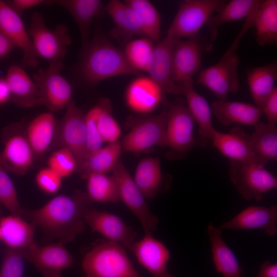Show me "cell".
I'll return each instance as SVG.
<instances>
[{"label":"cell","mask_w":277,"mask_h":277,"mask_svg":"<svg viewBox=\"0 0 277 277\" xmlns=\"http://www.w3.org/2000/svg\"><path fill=\"white\" fill-rule=\"evenodd\" d=\"M92 203L86 193L76 190L72 195L55 196L37 209H24L21 216L50 238L69 243L85 230V216Z\"/></svg>","instance_id":"6da1fadb"},{"label":"cell","mask_w":277,"mask_h":277,"mask_svg":"<svg viewBox=\"0 0 277 277\" xmlns=\"http://www.w3.org/2000/svg\"><path fill=\"white\" fill-rule=\"evenodd\" d=\"M80 53L78 75L88 85L95 86L105 80L121 75H140L128 64L123 50L110 42L101 31L95 32Z\"/></svg>","instance_id":"7a4b0ae2"},{"label":"cell","mask_w":277,"mask_h":277,"mask_svg":"<svg viewBox=\"0 0 277 277\" xmlns=\"http://www.w3.org/2000/svg\"><path fill=\"white\" fill-rule=\"evenodd\" d=\"M255 13H251L229 48L215 64L201 70L196 83L206 87L219 98L226 100L230 93H236L239 88L238 66L240 57L235 52L240 42L253 25Z\"/></svg>","instance_id":"3957f363"},{"label":"cell","mask_w":277,"mask_h":277,"mask_svg":"<svg viewBox=\"0 0 277 277\" xmlns=\"http://www.w3.org/2000/svg\"><path fill=\"white\" fill-rule=\"evenodd\" d=\"M82 268L86 277H141L124 247L108 240L96 245L85 254Z\"/></svg>","instance_id":"277c9868"},{"label":"cell","mask_w":277,"mask_h":277,"mask_svg":"<svg viewBox=\"0 0 277 277\" xmlns=\"http://www.w3.org/2000/svg\"><path fill=\"white\" fill-rule=\"evenodd\" d=\"M229 165L230 180L245 200L261 201L265 193L277 187V179L264 165L229 161Z\"/></svg>","instance_id":"5b68a950"},{"label":"cell","mask_w":277,"mask_h":277,"mask_svg":"<svg viewBox=\"0 0 277 277\" xmlns=\"http://www.w3.org/2000/svg\"><path fill=\"white\" fill-rule=\"evenodd\" d=\"M64 66L62 60L52 61L48 66L39 69L32 76L39 105H45L51 112L66 108L72 99V87L62 74Z\"/></svg>","instance_id":"8992f818"},{"label":"cell","mask_w":277,"mask_h":277,"mask_svg":"<svg viewBox=\"0 0 277 277\" xmlns=\"http://www.w3.org/2000/svg\"><path fill=\"white\" fill-rule=\"evenodd\" d=\"M225 4L223 0L181 2L167 33L179 39L195 37L213 14L219 12Z\"/></svg>","instance_id":"52a82bcc"},{"label":"cell","mask_w":277,"mask_h":277,"mask_svg":"<svg viewBox=\"0 0 277 277\" xmlns=\"http://www.w3.org/2000/svg\"><path fill=\"white\" fill-rule=\"evenodd\" d=\"M167 106L166 146L172 158L181 157L199 146L194 136L195 122L187 106L180 103Z\"/></svg>","instance_id":"ba28073f"},{"label":"cell","mask_w":277,"mask_h":277,"mask_svg":"<svg viewBox=\"0 0 277 277\" xmlns=\"http://www.w3.org/2000/svg\"><path fill=\"white\" fill-rule=\"evenodd\" d=\"M166 110L152 116L128 118L130 131L121 142L122 151L140 152L153 146H166Z\"/></svg>","instance_id":"9c48e42d"},{"label":"cell","mask_w":277,"mask_h":277,"mask_svg":"<svg viewBox=\"0 0 277 277\" xmlns=\"http://www.w3.org/2000/svg\"><path fill=\"white\" fill-rule=\"evenodd\" d=\"M28 32L38 58L50 61L62 60L71 44L67 27L59 24L54 29H50L39 12L32 14Z\"/></svg>","instance_id":"30bf717a"},{"label":"cell","mask_w":277,"mask_h":277,"mask_svg":"<svg viewBox=\"0 0 277 277\" xmlns=\"http://www.w3.org/2000/svg\"><path fill=\"white\" fill-rule=\"evenodd\" d=\"M66 112L57 128L52 146L66 148L74 155L77 172L86 157V130L85 114L73 99L66 107Z\"/></svg>","instance_id":"8fae6325"},{"label":"cell","mask_w":277,"mask_h":277,"mask_svg":"<svg viewBox=\"0 0 277 277\" xmlns=\"http://www.w3.org/2000/svg\"><path fill=\"white\" fill-rule=\"evenodd\" d=\"M112 172L117 184L121 201L137 219L145 234H152L157 228L159 219L150 210L145 197L121 160Z\"/></svg>","instance_id":"7c38bea8"},{"label":"cell","mask_w":277,"mask_h":277,"mask_svg":"<svg viewBox=\"0 0 277 277\" xmlns=\"http://www.w3.org/2000/svg\"><path fill=\"white\" fill-rule=\"evenodd\" d=\"M4 149L0 153L2 163L7 170L25 174L30 168L34 156L31 147L18 125L6 127L2 132Z\"/></svg>","instance_id":"4fadbf2b"},{"label":"cell","mask_w":277,"mask_h":277,"mask_svg":"<svg viewBox=\"0 0 277 277\" xmlns=\"http://www.w3.org/2000/svg\"><path fill=\"white\" fill-rule=\"evenodd\" d=\"M21 251L24 260L31 263L43 277H62L63 271L74 263L73 255L59 241L43 246L36 244Z\"/></svg>","instance_id":"5bb4252c"},{"label":"cell","mask_w":277,"mask_h":277,"mask_svg":"<svg viewBox=\"0 0 277 277\" xmlns=\"http://www.w3.org/2000/svg\"><path fill=\"white\" fill-rule=\"evenodd\" d=\"M211 46L199 35L183 40L178 39L172 56V78L176 84L192 76L201 69L204 51Z\"/></svg>","instance_id":"9a60e30c"},{"label":"cell","mask_w":277,"mask_h":277,"mask_svg":"<svg viewBox=\"0 0 277 277\" xmlns=\"http://www.w3.org/2000/svg\"><path fill=\"white\" fill-rule=\"evenodd\" d=\"M0 31L6 35L22 51L23 68H35L38 57L20 15L8 4L0 0Z\"/></svg>","instance_id":"2e32d148"},{"label":"cell","mask_w":277,"mask_h":277,"mask_svg":"<svg viewBox=\"0 0 277 277\" xmlns=\"http://www.w3.org/2000/svg\"><path fill=\"white\" fill-rule=\"evenodd\" d=\"M173 93L183 95L186 98L187 107L198 127L196 138L199 146H205L211 140L215 130L212 124L211 108L207 101L195 90L192 78L176 84Z\"/></svg>","instance_id":"e0dca14e"},{"label":"cell","mask_w":277,"mask_h":277,"mask_svg":"<svg viewBox=\"0 0 277 277\" xmlns=\"http://www.w3.org/2000/svg\"><path fill=\"white\" fill-rule=\"evenodd\" d=\"M85 221L93 232L103 235L108 241L129 249L135 241L136 233L118 216L99 211L91 207L86 212Z\"/></svg>","instance_id":"ac0fdd59"},{"label":"cell","mask_w":277,"mask_h":277,"mask_svg":"<svg viewBox=\"0 0 277 277\" xmlns=\"http://www.w3.org/2000/svg\"><path fill=\"white\" fill-rule=\"evenodd\" d=\"M219 228L222 230L260 229L268 236H275L277 234V205L248 206Z\"/></svg>","instance_id":"d6986e66"},{"label":"cell","mask_w":277,"mask_h":277,"mask_svg":"<svg viewBox=\"0 0 277 277\" xmlns=\"http://www.w3.org/2000/svg\"><path fill=\"white\" fill-rule=\"evenodd\" d=\"M179 38L169 33L154 45L147 73L156 83L164 93H173L175 83L172 78V56Z\"/></svg>","instance_id":"ffe728a7"},{"label":"cell","mask_w":277,"mask_h":277,"mask_svg":"<svg viewBox=\"0 0 277 277\" xmlns=\"http://www.w3.org/2000/svg\"><path fill=\"white\" fill-rule=\"evenodd\" d=\"M129 249L139 263L152 277H165L170 253L166 245L154 238L152 234H145L138 241H134Z\"/></svg>","instance_id":"44dd1931"},{"label":"cell","mask_w":277,"mask_h":277,"mask_svg":"<svg viewBox=\"0 0 277 277\" xmlns=\"http://www.w3.org/2000/svg\"><path fill=\"white\" fill-rule=\"evenodd\" d=\"M164 93L149 76L138 75L128 86L125 101L128 107L138 113L153 111L163 101Z\"/></svg>","instance_id":"7402d4cb"},{"label":"cell","mask_w":277,"mask_h":277,"mask_svg":"<svg viewBox=\"0 0 277 277\" xmlns=\"http://www.w3.org/2000/svg\"><path fill=\"white\" fill-rule=\"evenodd\" d=\"M211 140L213 146L229 161L261 164L253 152L249 134L239 127L233 128L228 133L215 129Z\"/></svg>","instance_id":"603a6c76"},{"label":"cell","mask_w":277,"mask_h":277,"mask_svg":"<svg viewBox=\"0 0 277 277\" xmlns=\"http://www.w3.org/2000/svg\"><path fill=\"white\" fill-rule=\"evenodd\" d=\"M206 231L211 244L212 261L216 272L224 277H242L239 261L224 241L222 230L209 222Z\"/></svg>","instance_id":"cb8c5ba5"},{"label":"cell","mask_w":277,"mask_h":277,"mask_svg":"<svg viewBox=\"0 0 277 277\" xmlns=\"http://www.w3.org/2000/svg\"><path fill=\"white\" fill-rule=\"evenodd\" d=\"M211 110L215 118L225 126L234 123L254 126L260 122L262 114L254 104L240 101H215Z\"/></svg>","instance_id":"d4e9b609"},{"label":"cell","mask_w":277,"mask_h":277,"mask_svg":"<svg viewBox=\"0 0 277 277\" xmlns=\"http://www.w3.org/2000/svg\"><path fill=\"white\" fill-rule=\"evenodd\" d=\"M57 5L66 9L75 20L80 33L81 51L90 41L91 25L103 10L105 6L100 0H57Z\"/></svg>","instance_id":"484cf974"},{"label":"cell","mask_w":277,"mask_h":277,"mask_svg":"<svg viewBox=\"0 0 277 277\" xmlns=\"http://www.w3.org/2000/svg\"><path fill=\"white\" fill-rule=\"evenodd\" d=\"M36 226L19 215L11 214L0 218V239L8 248L23 250L36 244Z\"/></svg>","instance_id":"4316f807"},{"label":"cell","mask_w":277,"mask_h":277,"mask_svg":"<svg viewBox=\"0 0 277 277\" xmlns=\"http://www.w3.org/2000/svg\"><path fill=\"white\" fill-rule=\"evenodd\" d=\"M57 128V124L52 112L42 113L28 124L25 134L34 155H41L51 148Z\"/></svg>","instance_id":"83f0119b"},{"label":"cell","mask_w":277,"mask_h":277,"mask_svg":"<svg viewBox=\"0 0 277 277\" xmlns=\"http://www.w3.org/2000/svg\"><path fill=\"white\" fill-rule=\"evenodd\" d=\"M5 78L10 91L11 98L16 105L24 108L39 105L35 85L23 67L12 65L9 68Z\"/></svg>","instance_id":"f1b7e54d"},{"label":"cell","mask_w":277,"mask_h":277,"mask_svg":"<svg viewBox=\"0 0 277 277\" xmlns=\"http://www.w3.org/2000/svg\"><path fill=\"white\" fill-rule=\"evenodd\" d=\"M122 151L120 141L108 143L88 155L77 172L83 179L93 173L107 174L113 170L120 160Z\"/></svg>","instance_id":"f546056e"},{"label":"cell","mask_w":277,"mask_h":277,"mask_svg":"<svg viewBox=\"0 0 277 277\" xmlns=\"http://www.w3.org/2000/svg\"><path fill=\"white\" fill-rule=\"evenodd\" d=\"M250 92L254 105L260 108L264 101L276 88V62L248 69L246 72Z\"/></svg>","instance_id":"4dcf8cb0"},{"label":"cell","mask_w":277,"mask_h":277,"mask_svg":"<svg viewBox=\"0 0 277 277\" xmlns=\"http://www.w3.org/2000/svg\"><path fill=\"white\" fill-rule=\"evenodd\" d=\"M133 180L145 199L155 196L163 186L160 159H142L136 167Z\"/></svg>","instance_id":"1f68e13d"},{"label":"cell","mask_w":277,"mask_h":277,"mask_svg":"<svg viewBox=\"0 0 277 277\" xmlns=\"http://www.w3.org/2000/svg\"><path fill=\"white\" fill-rule=\"evenodd\" d=\"M253 152L259 162L266 165L277 160V128L259 122L254 126V131L249 134Z\"/></svg>","instance_id":"d6a6232c"},{"label":"cell","mask_w":277,"mask_h":277,"mask_svg":"<svg viewBox=\"0 0 277 277\" xmlns=\"http://www.w3.org/2000/svg\"><path fill=\"white\" fill-rule=\"evenodd\" d=\"M256 42L261 46L277 43V1H262L257 8L253 22Z\"/></svg>","instance_id":"836d02e7"},{"label":"cell","mask_w":277,"mask_h":277,"mask_svg":"<svg viewBox=\"0 0 277 277\" xmlns=\"http://www.w3.org/2000/svg\"><path fill=\"white\" fill-rule=\"evenodd\" d=\"M105 10L116 25L117 34L127 38L136 35L144 37L138 15L124 1L111 0L105 6Z\"/></svg>","instance_id":"e575fe53"},{"label":"cell","mask_w":277,"mask_h":277,"mask_svg":"<svg viewBox=\"0 0 277 277\" xmlns=\"http://www.w3.org/2000/svg\"><path fill=\"white\" fill-rule=\"evenodd\" d=\"M262 2L260 0H232L225 4L216 15L211 16L205 24L210 32V41L213 42L216 38L217 29L220 26L246 18Z\"/></svg>","instance_id":"d590c367"},{"label":"cell","mask_w":277,"mask_h":277,"mask_svg":"<svg viewBox=\"0 0 277 277\" xmlns=\"http://www.w3.org/2000/svg\"><path fill=\"white\" fill-rule=\"evenodd\" d=\"M86 180V194L92 202L107 203L121 201L117 184L113 175L93 173Z\"/></svg>","instance_id":"8d00e7d4"},{"label":"cell","mask_w":277,"mask_h":277,"mask_svg":"<svg viewBox=\"0 0 277 277\" xmlns=\"http://www.w3.org/2000/svg\"><path fill=\"white\" fill-rule=\"evenodd\" d=\"M124 2L137 13L141 21L144 37L154 42L160 41L161 16L157 10L148 0H125Z\"/></svg>","instance_id":"74e56055"},{"label":"cell","mask_w":277,"mask_h":277,"mask_svg":"<svg viewBox=\"0 0 277 277\" xmlns=\"http://www.w3.org/2000/svg\"><path fill=\"white\" fill-rule=\"evenodd\" d=\"M154 42L146 37L129 41L126 45L124 54L128 64L135 70L147 72L152 56Z\"/></svg>","instance_id":"f35d334b"},{"label":"cell","mask_w":277,"mask_h":277,"mask_svg":"<svg viewBox=\"0 0 277 277\" xmlns=\"http://www.w3.org/2000/svg\"><path fill=\"white\" fill-rule=\"evenodd\" d=\"M101 110L97 119V127L104 142L108 143L118 141L121 128L112 114L111 105L109 100L101 98L99 101Z\"/></svg>","instance_id":"ab89813d"},{"label":"cell","mask_w":277,"mask_h":277,"mask_svg":"<svg viewBox=\"0 0 277 277\" xmlns=\"http://www.w3.org/2000/svg\"><path fill=\"white\" fill-rule=\"evenodd\" d=\"M6 170L0 157V205L11 214L22 216L24 209L18 200L15 186Z\"/></svg>","instance_id":"60d3db41"},{"label":"cell","mask_w":277,"mask_h":277,"mask_svg":"<svg viewBox=\"0 0 277 277\" xmlns=\"http://www.w3.org/2000/svg\"><path fill=\"white\" fill-rule=\"evenodd\" d=\"M101 110V105L98 101L97 104L85 114L86 130L85 159L91 153L102 148L104 143L97 127V119Z\"/></svg>","instance_id":"b9f144b4"},{"label":"cell","mask_w":277,"mask_h":277,"mask_svg":"<svg viewBox=\"0 0 277 277\" xmlns=\"http://www.w3.org/2000/svg\"><path fill=\"white\" fill-rule=\"evenodd\" d=\"M48 167L62 178L70 175L76 170V162L73 153L66 148H60L49 156Z\"/></svg>","instance_id":"7bdbcfd3"},{"label":"cell","mask_w":277,"mask_h":277,"mask_svg":"<svg viewBox=\"0 0 277 277\" xmlns=\"http://www.w3.org/2000/svg\"><path fill=\"white\" fill-rule=\"evenodd\" d=\"M24 260L21 250L6 249L3 254L0 277H24Z\"/></svg>","instance_id":"ee69618b"},{"label":"cell","mask_w":277,"mask_h":277,"mask_svg":"<svg viewBox=\"0 0 277 277\" xmlns=\"http://www.w3.org/2000/svg\"><path fill=\"white\" fill-rule=\"evenodd\" d=\"M62 179L55 171L47 167L37 172L35 176V182L43 191L53 194L61 188Z\"/></svg>","instance_id":"f6af8a7d"},{"label":"cell","mask_w":277,"mask_h":277,"mask_svg":"<svg viewBox=\"0 0 277 277\" xmlns=\"http://www.w3.org/2000/svg\"><path fill=\"white\" fill-rule=\"evenodd\" d=\"M260 109L267 120V124L276 126L277 124V88L264 101Z\"/></svg>","instance_id":"bcb514c9"},{"label":"cell","mask_w":277,"mask_h":277,"mask_svg":"<svg viewBox=\"0 0 277 277\" xmlns=\"http://www.w3.org/2000/svg\"><path fill=\"white\" fill-rule=\"evenodd\" d=\"M46 2L44 0H13L7 3L17 13L20 15L24 11Z\"/></svg>","instance_id":"7dc6e473"},{"label":"cell","mask_w":277,"mask_h":277,"mask_svg":"<svg viewBox=\"0 0 277 277\" xmlns=\"http://www.w3.org/2000/svg\"><path fill=\"white\" fill-rule=\"evenodd\" d=\"M257 277H277V264L265 261L261 265Z\"/></svg>","instance_id":"c3c4849f"},{"label":"cell","mask_w":277,"mask_h":277,"mask_svg":"<svg viewBox=\"0 0 277 277\" xmlns=\"http://www.w3.org/2000/svg\"><path fill=\"white\" fill-rule=\"evenodd\" d=\"M16 47L14 44L0 31V58L5 57Z\"/></svg>","instance_id":"681fc988"},{"label":"cell","mask_w":277,"mask_h":277,"mask_svg":"<svg viewBox=\"0 0 277 277\" xmlns=\"http://www.w3.org/2000/svg\"><path fill=\"white\" fill-rule=\"evenodd\" d=\"M11 98L10 91L5 78L0 77V105Z\"/></svg>","instance_id":"f907efd6"},{"label":"cell","mask_w":277,"mask_h":277,"mask_svg":"<svg viewBox=\"0 0 277 277\" xmlns=\"http://www.w3.org/2000/svg\"><path fill=\"white\" fill-rule=\"evenodd\" d=\"M3 206L0 205V215L3 214Z\"/></svg>","instance_id":"816d5d0a"},{"label":"cell","mask_w":277,"mask_h":277,"mask_svg":"<svg viewBox=\"0 0 277 277\" xmlns=\"http://www.w3.org/2000/svg\"><path fill=\"white\" fill-rule=\"evenodd\" d=\"M165 277H173L169 273L167 272Z\"/></svg>","instance_id":"f5cc1de1"},{"label":"cell","mask_w":277,"mask_h":277,"mask_svg":"<svg viewBox=\"0 0 277 277\" xmlns=\"http://www.w3.org/2000/svg\"><path fill=\"white\" fill-rule=\"evenodd\" d=\"M0 240H1V239H0Z\"/></svg>","instance_id":"db71d44e"}]
</instances>
